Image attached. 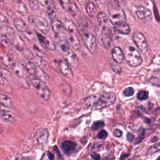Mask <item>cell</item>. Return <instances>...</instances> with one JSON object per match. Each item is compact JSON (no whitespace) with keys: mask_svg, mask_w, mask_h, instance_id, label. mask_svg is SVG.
Listing matches in <instances>:
<instances>
[{"mask_svg":"<svg viewBox=\"0 0 160 160\" xmlns=\"http://www.w3.org/2000/svg\"><path fill=\"white\" fill-rule=\"evenodd\" d=\"M158 137L154 136V137H153V138L151 140V142H156V141H158Z\"/></svg>","mask_w":160,"mask_h":160,"instance_id":"cell-52","label":"cell"},{"mask_svg":"<svg viewBox=\"0 0 160 160\" xmlns=\"http://www.w3.org/2000/svg\"><path fill=\"white\" fill-rule=\"evenodd\" d=\"M0 32L3 37L6 38L8 39L12 40L16 36V34L13 29L8 25L1 28Z\"/></svg>","mask_w":160,"mask_h":160,"instance_id":"cell-19","label":"cell"},{"mask_svg":"<svg viewBox=\"0 0 160 160\" xmlns=\"http://www.w3.org/2000/svg\"><path fill=\"white\" fill-rule=\"evenodd\" d=\"M0 76L1 77H2V78H4V79L8 81L10 80L12 77V74L9 70L1 67L0 68Z\"/></svg>","mask_w":160,"mask_h":160,"instance_id":"cell-34","label":"cell"},{"mask_svg":"<svg viewBox=\"0 0 160 160\" xmlns=\"http://www.w3.org/2000/svg\"><path fill=\"white\" fill-rule=\"evenodd\" d=\"M133 39L138 48L139 50L142 53H145L148 50V43L146 38L142 33L139 32H136L133 35Z\"/></svg>","mask_w":160,"mask_h":160,"instance_id":"cell-7","label":"cell"},{"mask_svg":"<svg viewBox=\"0 0 160 160\" xmlns=\"http://www.w3.org/2000/svg\"><path fill=\"white\" fill-rule=\"evenodd\" d=\"M13 69H14L16 74L18 77L22 78L23 76V74H24V72L25 71V68L21 64H20L19 62H16V64H15V66H14Z\"/></svg>","mask_w":160,"mask_h":160,"instance_id":"cell-30","label":"cell"},{"mask_svg":"<svg viewBox=\"0 0 160 160\" xmlns=\"http://www.w3.org/2000/svg\"><path fill=\"white\" fill-rule=\"evenodd\" d=\"M47 155H48V157L49 160H54V155L51 152H50L49 151H48Z\"/></svg>","mask_w":160,"mask_h":160,"instance_id":"cell-51","label":"cell"},{"mask_svg":"<svg viewBox=\"0 0 160 160\" xmlns=\"http://www.w3.org/2000/svg\"><path fill=\"white\" fill-rule=\"evenodd\" d=\"M0 104H2L7 108H11L12 105V101L8 96L0 93Z\"/></svg>","mask_w":160,"mask_h":160,"instance_id":"cell-27","label":"cell"},{"mask_svg":"<svg viewBox=\"0 0 160 160\" xmlns=\"http://www.w3.org/2000/svg\"><path fill=\"white\" fill-rule=\"evenodd\" d=\"M66 61L68 63H69L71 66H75L78 64L79 60L76 56V54L71 50H69L68 52H66Z\"/></svg>","mask_w":160,"mask_h":160,"instance_id":"cell-20","label":"cell"},{"mask_svg":"<svg viewBox=\"0 0 160 160\" xmlns=\"http://www.w3.org/2000/svg\"><path fill=\"white\" fill-rule=\"evenodd\" d=\"M34 75L36 76L35 78H36L44 83L49 81V76L39 66H37V69Z\"/></svg>","mask_w":160,"mask_h":160,"instance_id":"cell-24","label":"cell"},{"mask_svg":"<svg viewBox=\"0 0 160 160\" xmlns=\"http://www.w3.org/2000/svg\"><path fill=\"white\" fill-rule=\"evenodd\" d=\"M8 19L6 16L0 13V28H2L8 24Z\"/></svg>","mask_w":160,"mask_h":160,"instance_id":"cell-37","label":"cell"},{"mask_svg":"<svg viewBox=\"0 0 160 160\" xmlns=\"http://www.w3.org/2000/svg\"><path fill=\"white\" fill-rule=\"evenodd\" d=\"M114 31L123 34H128L130 32V27L126 22H120L113 25Z\"/></svg>","mask_w":160,"mask_h":160,"instance_id":"cell-17","label":"cell"},{"mask_svg":"<svg viewBox=\"0 0 160 160\" xmlns=\"http://www.w3.org/2000/svg\"><path fill=\"white\" fill-rule=\"evenodd\" d=\"M157 160H159V158H158V159H157Z\"/></svg>","mask_w":160,"mask_h":160,"instance_id":"cell-54","label":"cell"},{"mask_svg":"<svg viewBox=\"0 0 160 160\" xmlns=\"http://www.w3.org/2000/svg\"><path fill=\"white\" fill-rule=\"evenodd\" d=\"M98 22V37L99 42L106 49L111 45L112 38L114 32L113 24L108 16L104 12H99L97 16Z\"/></svg>","mask_w":160,"mask_h":160,"instance_id":"cell-1","label":"cell"},{"mask_svg":"<svg viewBox=\"0 0 160 160\" xmlns=\"http://www.w3.org/2000/svg\"><path fill=\"white\" fill-rule=\"evenodd\" d=\"M68 12H69L71 14L72 16V17L74 18H76L79 13V11L78 6L73 2H71L70 6L68 9Z\"/></svg>","mask_w":160,"mask_h":160,"instance_id":"cell-33","label":"cell"},{"mask_svg":"<svg viewBox=\"0 0 160 160\" xmlns=\"http://www.w3.org/2000/svg\"><path fill=\"white\" fill-rule=\"evenodd\" d=\"M113 134H114V136H116L117 138H119V137H121L122 136V131L121 130H119L118 129H115L114 130V131H113Z\"/></svg>","mask_w":160,"mask_h":160,"instance_id":"cell-46","label":"cell"},{"mask_svg":"<svg viewBox=\"0 0 160 160\" xmlns=\"http://www.w3.org/2000/svg\"><path fill=\"white\" fill-rule=\"evenodd\" d=\"M15 28L20 32H24L28 31V26L24 21L21 18H15L13 21Z\"/></svg>","mask_w":160,"mask_h":160,"instance_id":"cell-23","label":"cell"},{"mask_svg":"<svg viewBox=\"0 0 160 160\" xmlns=\"http://www.w3.org/2000/svg\"><path fill=\"white\" fill-rule=\"evenodd\" d=\"M70 44L72 47V48L78 51L81 48V44L79 41V39L78 38V34L76 33H69L68 39Z\"/></svg>","mask_w":160,"mask_h":160,"instance_id":"cell-18","label":"cell"},{"mask_svg":"<svg viewBox=\"0 0 160 160\" xmlns=\"http://www.w3.org/2000/svg\"><path fill=\"white\" fill-rule=\"evenodd\" d=\"M58 69L60 71V72L68 78L72 79L74 76V74L68 63L64 60H60L58 62Z\"/></svg>","mask_w":160,"mask_h":160,"instance_id":"cell-10","label":"cell"},{"mask_svg":"<svg viewBox=\"0 0 160 160\" xmlns=\"http://www.w3.org/2000/svg\"><path fill=\"white\" fill-rule=\"evenodd\" d=\"M29 4L30 8L32 9L36 10V9H38L39 8V3H38V1L31 0V1H29Z\"/></svg>","mask_w":160,"mask_h":160,"instance_id":"cell-43","label":"cell"},{"mask_svg":"<svg viewBox=\"0 0 160 160\" xmlns=\"http://www.w3.org/2000/svg\"><path fill=\"white\" fill-rule=\"evenodd\" d=\"M31 81L33 86L36 89L39 96L44 101H48L50 97L51 92L47 86L36 78H32Z\"/></svg>","mask_w":160,"mask_h":160,"instance_id":"cell-6","label":"cell"},{"mask_svg":"<svg viewBox=\"0 0 160 160\" xmlns=\"http://www.w3.org/2000/svg\"><path fill=\"white\" fill-rule=\"evenodd\" d=\"M28 22L36 28H38L42 33L46 34L49 32V26L48 21L42 17L31 15L28 18Z\"/></svg>","mask_w":160,"mask_h":160,"instance_id":"cell-5","label":"cell"},{"mask_svg":"<svg viewBox=\"0 0 160 160\" xmlns=\"http://www.w3.org/2000/svg\"><path fill=\"white\" fill-rule=\"evenodd\" d=\"M24 68H25V70L29 74L34 75L37 69V66L32 62H28L26 63Z\"/></svg>","mask_w":160,"mask_h":160,"instance_id":"cell-32","label":"cell"},{"mask_svg":"<svg viewBox=\"0 0 160 160\" xmlns=\"http://www.w3.org/2000/svg\"><path fill=\"white\" fill-rule=\"evenodd\" d=\"M53 2L47 8V14L50 19L54 20L56 16V9L55 6L52 4Z\"/></svg>","mask_w":160,"mask_h":160,"instance_id":"cell-31","label":"cell"},{"mask_svg":"<svg viewBox=\"0 0 160 160\" xmlns=\"http://www.w3.org/2000/svg\"><path fill=\"white\" fill-rule=\"evenodd\" d=\"M64 28L67 32H68V33L78 34L77 28L72 21H70V20L65 21L64 23Z\"/></svg>","mask_w":160,"mask_h":160,"instance_id":"cell-26","label":"cell"},{"mask_svg":"<svg viewBox=\"0 0 160 160\" xmlns=\"http://www.w3.org/2000/svg\"><path fill=\"white\" fill-rule=\"evenodd\" d=\"M84 43L88 50L94 54L97 49V42L96 37L91 33L84 34Z\"/></svg>","mask_w":160,"mask_h":160,"instance_id":"cell-9","label":"cell"},{"mask_svg":"<svg viewBox=\"0 0 160 160\" xmlns=\"http://www.w3.org/2000/svg\"><path fill=\"white\" fill-rule=\"evenodd\" d=\"M36 35L38 38L39 40V42L48 50L54 51L56 49V46L53 41L48 37L42 36L38 32H36Z\"/></svg>","mask_w":160,"mask_h":160,"instance_id":"cell-12","label":"cell"},{"mask_svg":"<svg viewBox=\"0 0 160 160\" xmlns=\"http://www.w3.org/2000/svg\"><path fill=\"white\" fill-rule=\"evenodd\" d=\"M51 27L52 29V31L55 34H58L61 31H62V24L61 21L56 19L54 20L51 23Z\"/></svg>","mask_w":160,"mask_h":160,"instance_id":"cell-28","label":"cell"},{"mask_svg":"<svg viewBox=\"0 0 160 160\" xmlns=\"http://www.w3.org/2000/svg\"><path fill=\"white\" fill-rule=\"evenodd\" d=\"M14 9L21 16H25L28 14V9L25 4L21 1H18L14 5Z\"/></svg>","mask_w":160,"mask_h":160,"instance_id":"cell-21","label":"cell"},{"mask_svg":"<svg viewBox=\"0 0 160 160\" xmlns=\"http://www.w3.org/2000/svg\"><path fill=\"white\" fill-rule=\"evenodd\" d=\"M1 61L4 65L11 69H13L16 64L14 59L9 55H3L1 57Z\"/></svg>","mask_w":160,"mask_h":160,"instance_id":"cell-25","label":"cell"},{"mask_svg":"<svg viewBox=\"0 0 160 160\" xmlns=\"http://www.w3.org/2000/svg\"><path fill=\"white\" fill-rule=\"evenodd\" d=\"M112 56L113 59L117 63H122L124 60V53L122 49L119 47H114L112 50Z\"/></svg>","mask_w":160,"mask_h":160,"instance_id":"cell-15","label":"cell"},{"mask_svg":"<svg viewBox=\"0 0 160 160\" xmlns=\"http://www.w3.org/2000/svg\"><path fill=\"white\" fill-rule=\"evenodd\" d=\"M0 111H1V104H0Z\"/></svg>","mask_w":160,"mask_h":160,"instance_id":"cell-55","label":"cell"},{"mask_svg":"<svg viewBox=\"0 0 160 160\" xmlns=\"http://www.w3.org/2000/svg\"><path fill=\"white\" fill-rule=\"evenodd\" d=\"M24 37L30 42H34L35 41V37L34 35L29 31H26L24 32Z\"/></svg>","mask_w":160,"mask_h":160,"instance_id":"cell-40","label":"cell"},{"mask_svg":"<svg viewBox=\"0 0 160 160\" xmlns=\"http://www.w3.org/2000/svg\"><path fill=\"white\" fill-rule=\"evenodd\" d=\"M91 156V158L94 160H101V157H100L99 154H98L96 152H92Z\"/></svg>","mask_w":160,"mask_h":160,"instance_id":"cell-48","label":"cell"},{"mask_svg":"<svg viewBox=\"0 0 160 160\" xmlns=\"http://www.w3.org/2000/svg\"><path fill=\"white\" fill-rule=\"evenodd\" d=\"M49 137V133L47 129H39L36 134L35 138L38 142L40 144H46L48 142Z\"/></svg>","mask_w":160,"mask_h":160,"instance_id":"cell-14","label":"cell"},{"mask_svg":"<svg viewBox=\"0 0 160 160\" xmlns=\"http://www.w3.org/2000/svg\"><path fill=\"white\" fill-rule=\"evenodd\" d=\"M61 7L62 8V9L66 11H68L70 4H71V1H59Z\"/></svg>","mask_w":160,"mask_h":160,"instance_id":"cell-41","label":"cell"},{"mask_svg":"<svg viewBox=\"0 0 160 160\" xmlns=\"http://www.w3.org/2000/svg\"><path fill=\"white\" fill-rule=\"evenodd\" d=\"M136 15L139 19L141 20H150L152 19L151 11L143 6H138L136 11Z\"/></svg>","mask_w":160,"mask_h":160,"instance_id":"cell-11","label":"cell"},{"mask_svg":"<svg viewBox=\"0 0 160 160\" xmlns=\"http://www.w3.org/2000/svg\"><path fill=\"white\" fill-rule=\"evenodd\" d=\"M124 56L127 63L131 66H138L142 62V58L139 51L132 46H127L125 48Z\"/></svg>","mask_w":160,"mask_h":160,"instance_id":"cell-4","label":"cell"},{"mask_svg":"<svg viewBox=\"0 0 160 160\" xmlns=\"http://www.w3.org/2000/svg\"><path fill=\"white\" fill-rule=\"evenodd\" d=\"M137 98L140 101L146 100L148 98V93L146 91H141L138 93Z\"/></svg>","mask_w":160,"mask_h":160,"instance_id":"cell-36","label":"cell"},{"mask_svg":"<svg viewBox=\"0 0 160 160\" xmlns=\"http://www.w3.org/2000/svg\"><path fill=\"white\" fill-rule=\"evenodd\" d=\"M104 126V122L101 121H96L93 123V124L91 126V129L92 130H98L100 128H102Z\"/></svg>","mask_w":160,"mask_h":160,"instance_id":"cell-38","label":"cell"},{"mask_svg":"<svg viewBox=\"0 0 160 160\" xmlns=\"http://www.w3.org/2000/svg\"><path fill=\"white\" fill-rule=\"evenodd\" d=\"M134 89L131 87H128L126 88L124 91H123V94L125 96L129 97V96H131L134 94Z\"/></svg>","mask_w":160,"mask_h":160,"instance_id":"cell-39","label":"cell"},{"mask_svg":"<svg viewBox=\"0 0 160 160\" xmlns=\"http://www.w3.org/2000/svg\"><path fill=\"white\" fill-rule=\"evenodd\" d=\"M96 101L92 103V109L99 110L112 105L116 101V94L112 92H104L96 96Z\"/></svg>","mask_w":160,"mask_h":160,"instance_id":"cell-2","label":"cell"},{"mask_svg":"<svg viewBox=\"0 0 160 160\" xmlns=\"http://www.w3.org/2000/svg\"><path fill=\"white\" fill-rule=\"evenodd\" d=\"M108 13L109 19L113 25L126 22V16L124 10L117 4H109L108 6Z\"/></svg>","mask_w":160,"mask_h":160,"instance_id":"cell-3","label":"cell"},{"mask_svg":"<svg viewBox=\"0 0 160 160\" xmlns=\"http://www.w3.org/2000/svg\"><path fill=\"white\" fill-rule=\"evenodd\" d=\"M76 143L71 141H66L61 144V148L64 152L68 156H71L76 151Z\"/></svg>","mask_w":160,"mask_h":160,"instance_id":"cell-13","label":"cell"},{"mask_svg":"<svg viewBox=\"0 0 160 160\" xmlns=\"http://www.w3.org/2000/svg\"><path fill=\"white\" fill-rule=\"evenodd\" d=\"M12 44L15 47V48L20 51L22 52L25 49V44L22 39L19 36H16L14 39H12Z\"/></svg>","mask_w":160,"mask_h":160,"instance_id":"cell-22","label":"cell"},{"mask_svg":"<svg viewBox=\"0 0 160 160\" xmlns=\"http://www.w3.org/2000/svg\"><path fill=\"white\" fill-rule=\"evenodd\" d=\"M0 68H1V64H0Z\"/></svg>","mask_w":160,"mask_h":160,"instance_id":"cell-56","label":"cell"},{"mask_svg":"<svg viewBox=\"0 0 160 160\" xmlns=\"http://www.w3.org/2000/svg\"><path fill=\"white\" fill-rule=\"evenodd\" d=\"M54 38L58 45L62 51L66 52L69 50V43L67 36L63 31L58 34H55Z\"/></svg>","mask_w":160,"mask_h":160,"instance_id":"cell-8","label":"cell"},{"mask_svg":"<svg viewBox=\"0 0 160 160\" xmlns=\"http://www.w3.org/2000/svg\"><path fill=\"white\" fill-rule=\"evenodd\" d=\"M126 138H127V140L129 142H132L134 140V136L131 133H128L127 136H126Z\"/></svg>","mask_w":160,"mask_h":160,"instance_id":"cell-50","label":"cell"},{"mask_svg":"<svg viewBox=\"0 0 160 160\" xmlns=\"http://www.w3.org/2000/svg\"><path fill=\"white\" fill-rule=\"evenodd\" d=\"M0 117L5 122H13L15 121V114L11 111L2 109L0 111Z\"/></svg>","mask_w":160,"mask_h":160,"instance_id":"cell-16","label":"cell"},{"mask_svg":"<svg viewBox=\"0 0 160 160\" xmlns=\"http://www.w3.org/2000/svg\"><path fill=\"white\" fill-rule=\"evenodd\" d=\"M159 143H157V144H155L154 145L152 146L149 149V153L150 154H153L156 152H158L159 151Z\"/></svg>","mask_w":160,"mask_h":160,"instance_id":"cell-42","label":"cell"},{"mask_svg":"<svg viewBox=\"0 0 160 160\" xmlns=\"http://www.w3.org/2000/svg\"><path fill=\"white\" fill-rule=\"evenodd\" d=\"M4 84V80L0 76V85H3Z\"/></svg>","mask_w":160,"mask_h":160,"instance_id":"cell-53","label":"cell"},{"mask_svg":"<svg viewBox=\"0 0 160 160\" xmlns=\"http://www.w3.org/2000/svg\"><path fill=\"white\" fill-rule=\"evenodd\" d=\"M52 1H38V3H39L43 7L48 8L52 3Z\"/></svg>","mask_w":160,"mask_h":160,"instance_id":"cell-45","label":"cell"},{"mask_svg":"<svg viewBox=\"0 0 160 160\" xmlns=\"http://www.w3.org/2000/svg\"><path fill=\"white\" fill-rule=\"evenodd\" d=\"M108 136V132L102 129L99 132L98 134V138L101 139H104Z\"/></svg>","mask_w":160,"mask_h":160,"instance_id":"cell-44","label":"cell"},{"mask_svg":"<svg viewBox=\"0 0 160 160\" xmlns=\"http://www.w3.org/2000/svg\"><path fill=\"white\" fill-rule=\"evenodd\" d=\"M114 66V68H112L113 71H115L117 73H120L121 71V68L120 66H119L118 65H116V64H115Z\"/></svg>","mask_w":160,"mask_h":160,"instance_id":"cell-49","label":"cell"},{"mask_svg":"<svg viewBox=\"0 0 160 160\" xmlns=\"http://www.w3.org/2000/svg\"><path fill=\"white\" fill-rule=\"evenodd\" d=\"M86 11L87 14L89 16L93 17L96 13V8L95 5L92 2L89 1V2H88V3L86 5Z\"/></svg>","mask_w":160,"mask_h":160,"instance_id":"cell-29","label":"cell"},{"mask_svg":"<svg viewBox=\"0 0 160 160\" xmlns=\"http://www.w3.org/2000/svg\"><path fill=\"white\" fill-rule=\"evenodd\" d=\"M34 51H35L36 54L38 56H43V53L41 51L39 50V49L37 46H34Z\"/></svg>","mask_w":160,"mask_h":160,"instance_id":"cell-47","label":"cell"},{"mask_svg":"<svg viewBox=\"0 0 160 160\" xmlns=\"http://www.w3.org/2000/svg\"><path fill=\"white\" fill-rule=\"evenodd\" d=\"M144 137H145V130L142 128H141L139 129V132L138 136H137L136 139H135L134 144L136 145V144H138L140 142H141V141L144 139Z\"/></svg>","mask_w":160,"mask_h":160,"instance_id":"cell-35","label":"cell"}]
</instances>
